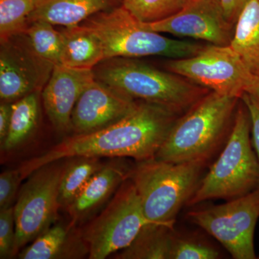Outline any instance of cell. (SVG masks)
I'll use <instances>...</instances> for the list:
<instances>
[{"label": "cell", "mask_w": 259, "mask_h": 259, "mask_svg": "<svg viewBox=\"0 0 259 259\" xmlns=\"http://www.w3.org/2000/svg\"><path fill=\"white\" fill-rule=\"evenodd\" d=\"M180 115L163 105L139 100L131 113L115 123L66 138L47 152L24 162L18 169L24 180L41 166L69 158L152 159Z\"/></svg>", "instance_id": "1"}, {"label": "cell", "mask_w": 259, "mask_h": 259, "mask_svg": "<svg viewBox=\"0 0 259 259\" xmlns=\"http://www.w3.org/2000/svg\"><path fill=\"white\" fill-rule=\"evenodd\" d=\"M239 101L238 97L209 92L178 117L155 158L208 163L228 141Z\"/></svg>", "instance_id": "2"}, {"label": "cell", "mask_w": 259, "mask_h": 259, "mask_svg": "<svg viewBox=\"0 0 259 259\" xmlns=\"http://www.w3.org/2000/svg\"><path fill=\"white\" fill-rule=\"evenodd\" d=\"M93 71L95 79L122 95L159 104L180 115L209 93L180 75L161 71L135 59H106L97 65Z\"/></svg>", "instance_id": "3"}, {"label": "cell", "mask_w": 259, "mask_h": 259, "mask_svg": "<svg viewBox=\"0 0 259 259\" xmlns=\"http://www.w3.org/2000/svg\"><path fill=\"white\" fill-rule=\"evenodd\" d=\"M259 166L251 141L249 112L240 99L234 122L221 154L199 182L187 206L211 199L238 198L258 188Z\"/></svg>", "instance_id": "4"}, {"label": "cell", "mask_w": 259, "mask_h": 259, "mask_svg": "<svg viewBox=\"0 0 259 259\" xmlns=\"http://www.w3.org/2000/svg\"><path fill=\"white\" fill-rule=\"evenodd\" d=\"M207 163L139 161L130 179L136 187L145 217L151 224L174 227L177 216L193 196Z\"/></svg>", "instance_id": "5"}, {"label": "cell", "mask_w": 259, "mask_h": 259, "mask_svg": "<svg viewBox=\"0 0 259 259\" xmlns=\"http://www.w3.org/2000/svg\"><path fill=\"white\" fill-rule=\"evenodd\" d=\"M81 24L101 40L105 60L146 56L183 59L195 55L204 47L198 42L176 40L145 28L122 5L97 13Z\"/></svg>", "instance_id": "6"}, {"label": "cell", "mask_w": 259, "mask_h": 259, "mask_svg": "<svg viewBox=\"0 0 259 259\" xmlns=\"http://www.w3.org/2000/svg\"><path fill=\"white\" fill-rule=\"evenodd\" d=\"M148 224L136 187L127 179L104 210L80 228L89 258H106L125 249Z\"/></svg>", "instance_id": "7"}, {"label": "cell", "mask_w": 259, "mask_h": 259, "mask_svg": "<svg viewBox=\"0 0 259 259\" xmlns=\"http://www.w3.org/2000/svg\"><path fill=\"white\" fill-rule=\"evenodd\" d=\"M190 222L215 238L235 259H255L254 232L259 218V189L224 204L194 209Z\"/></svg>", "instance_id": "8"}, {"label": "cell", "mask_w": 259, "mask_h": 259, "mask_svg": "<svg viewBox=\"0 0 259 259\" xmlns=\"http://www.w3.org/2000/svg\"><path fill=\"white\" fill-rule=\"evenodd\" d=\"M53 162L37 168L27 177L14 205L17 250L35 241L55 224L59 186L67 162Z\"/></svg>", "instance_id": "9"}, {"label": "cell", "mask_w": 259, "mask_h": 259, "mask_svg": "<svg viewBox=\"0 0 259 259\" xmlns=\"http://www.w3.org/2000/svg\"><path fill=\"white\" fill-rule=\"evenodd\" d=\"M166 68L221 95L241 98L253 74L231 46H205L190 57L169 59Z\"/></svg>", "instance_id": "10"}, {"label": "cell", "mask_w": 259, "mask_h": 259, "mask_svg": "<svg viewBox=\"0 0 259 259\" xmlns=\"http://www.w3.org/2000/svg\"><path fill=\"white\" fill-rule=\"evenodd\" d=\"M54 67L37 55L24 32L1 40L2 101L14 102L29 94L41 92Z\"/></svg>", "instance_id": "11"}, {"label": "cell", "mask_w": 259, "mask_h": 259, "mask_svg": "<svg viewBox=\"0 0 259 259\" xmlns=\"http://www.w3.org/2000/svg\"><path fill=\"white\" fill-rule=\"evenodd\" d=\"M141 23L153 31L216 46H230L234 31V27L225 18L221 5L214 0H189L175 15L153 23Z\"/></svg>", "instance_id": "12"}, {"label": "cell", "mask_w": 259, "mask_h": 259, "mask_svg": "<svg viewBox=\"0 0 259 259\" xmlns=\"http://www.w3.org/2000/svg\"><path fill=\"white\" fill-rule=\"evenodd\" d=\"M139 101L95 79L75 105L71 115L72 131L84 134L105 128L131 113Z\"/></svg>", "instance_id": "13"}, {"label": "cell", "mask_w": 259, "mask_h": 259, "mask_svg": "<svg viewBox=\"0 0 259 259\" xmlns=\"http://www.w3.org/2000/svg\"><path fill=\"white\" fill-rule=\"evenodd\" d=\"M93 69H77L56 64L42 91L44 109L58 132L72 131L71 115L79 97L93 81Z\"/></svg>", "instance_id": "14"}, {"label": "cell", "mask_w": 259, "mask_h": 259, "mask_svg": "<svg viewBox=\"0 0 259 259\" xmlns=\"http://www.w3.org/2000/svg\"><path fill=\"white\" fill-rule=\"evenodd\" d=\"M133 167L122 161L105 163L80 191L66 209L73 224H83L95 217L109 199L131 176Z\"/></svg>", "instance_id": "15"}, {"label": "cell", "mask_w": 259, "mask_h": 259, "mask_svg": "<svg viewBox=\"0 0 259 259\" xmlns=\"http://www.w3.org/2000/svg\"><path fill=\"white\" fill-rule=\"evenodd\" d=\"M70 221L59 223L18 253L20 259H79L89 256L80 228Z\"/></svg>", "instance_id": "16"}, {"label": "cell", "mask_w": 259, "mask_h": 259, "mask_svg": "<svg viewBox=\"0 0 259 259\" xmlns=\"http://www.w3.org/2000/svg\"><path fill=\"white\" fill-rule=\"evenodd\" d=\"M122 0H36L29 23L45 21L54 25H79L93 15L117 7Z\"/></svg>", "instance_id": "17"}, {"label": "cell", "mask_w": 259, "mask_h": 259, "mask_svg": "<svg viewBox=\"0 0 259 259\" xmlns=\"http://www.w3.org/2000/svg\"><path fill=\"white\" fill-rule=\"evenodd\" d=\"M59 64L77 69H93L105 60L101 40L83 24L64 27Z\"/></svg>", "instance_id": "18"}, {"label": "cell", "mask_w": 259, "mask_h": 259, "mask_svg": "<svg viewBox=\"0 0 259 259\" xmlns=\"http://www.w3.org/2000/svg\"><path fill=\"white\" fill-rule=\"evenodd\" d=\"M178 235L174 227L149 223L115 258L173 259Z\"/></svg>", "instance_id": "19"}, {"label": "cell", "mask_w": 259, "mask_h": 259, "mask_svg": "<svg viewBox=\"0 0 259 259\" xmlns=\"http://www.w3.org/2000/svg\"><path fill=\"white\" fill-rule=\"evenodd\" d=\"M230 46L252 74H259V0H250L242 10Z\"/></svg>", "instance_id": "20"}, {"label": "cell", "mask_w": 259, "mask_h": 259, "mask_svg": "<svg viewBox=\"0 0 259 259\" xmlns=\"http://www.w3.org/2000/svg\"><path fill=\"white\" fill-rule=\"evenodd\" d=\"M40 92L29 94L13 102L9 133L2 151H15L31 138L36 131L40 115Z\"/></svg>", "instance_id": "21"}, {"label": "cell", "mask_w": 259, "mask_h": 259, "mask_svg": "<svg viewBox=\"0 0 259 259\" xmlns=\"http://www.w3.org/2000/svg\"><path fill=\"white\" fill-rule=\"evenodd\" d=\"M105 165L100 158L76 157L68 161L59 186L61 208L67 209L89 181Z\"/></svg>", "instance_id": "22"}, {"label": "cell", "mask_w": 259, "mask_h": 259, "mask_svg": "<svg viewBox=\"0 0 259 259\" xmlns=\"http://www.w3.org/2000/svg\"><path fill=\"white\" fill-rule=\"evenodd\" d=\"M23 32L37 55L54 66L59 64L63 44L61 30L58 31L47 22L34 21L29 23Z\"/></svg>", "instance_id": "23"}, {"label": "cell", "mask_w": 259, "mask_h": 259, "mask_svg": "<svg viewBox=\"0 0 259 259\" xmlns=\"http://www.w3.org/2000/svg\"><path fill=\"white\" fill-rule=\"evenodd\" d=\"M35 5L36 0H0V40L23 32Z\"/></svg>", "instance_id": "24"}, {"label": "cell", "mask_w": 259, "mask_h": 259, "mask_svg": "<svg viewBox=\"0 0 259 259\" xmlns=\"http://www.w3.org/2000/svg\"><path fill=\"white\" fill-rule=\"evenodd\" d=\"M189 0H122V6L142 23H153L175 15Z\"/></svg>", "instance_id": "25"}, {"label": "cell", "mask_w": 259, "mask_h": 259, "mask_svg": "<svg viewBox=\"0 0 259 259\" xmlns=\"http://www.w3.org/2000/svg\"><path fill=\"white\" fill-rule=\"evenodd\" d=\"M14 207L0 209V258L10 259L18 253Z\"/></svg>", "instance_id": "26"}, {"label": "cell", "mask_w": 259, "mask_h": 259, "mask_svg": "<svg viewBox=\"0 0 259 259\" xmlns=\"http://www.w3.org/2000/svg\"><path fill=\"white\" fill-rule=\"evenodd\" d=\"M18 169L7 170L0 175V209L14 207L23 180Z\"/></svg>", "instance_id": "27"}, {"label": "cell", "mask_w": 259, "mask_h": 259, "mask_svg": "<svg viewBox=\"0 0 259 259\" xmlns=\"http://www.w3.org/2000/svg\"><path fill=\"white\" fill-rule=\"evenodd\" d=\"M241 100L245 104L250 117L251 122V141L254 148L259 166V101L250 94L244 93ZM258 188L259 189V180Z\"/></svg>", "instance_id": "28"}, {"label": "cell", "mask_w": 259, "mask_h": 259, "mask_svg": "<svg viewBox=\"0 0 259 259\" xmlns=\"http://www.w3.org/2000/svg\"><path fill=\"white\" fill-rule=\"evenodd\" d=\"M250 0H219L223 15L227 21L234 27L237 19Z\"/></svg>", "instance_id": "29"}, {"label": "cell", "mask_w": 259, "mask_h": 259, "mask_svg": "<svg viewBox=\"0 0 259 259\" xmlns=\"http://www.w3.org/2000/svg\"><path fill=\"white\" fill-rule=\"evenodd\" d=\"M13 112V102H3L0 105V146L4 144L9 133Z\"/></svg>", "instance_id": "30"}, {"label": "cell", "mask_w": 259, "mask_h": 259, "mask_svg": "<svg viewBox=\"0 0 259 259\" xmlns=\"http://www.w3.org/2000/svg\"><path fill=\"white\" fill-rule=\"evenodd\" d=\"M245 93L250 94L259 101V74H253Z\"/></svg>", "instance_id": "31"}, {"label": "cell", "mask_w": 259, "mask_h": 259, "mask_svg": "<svg viewBox=\"0 0 259 259\" xmlns=\"http://www.w3.org/2000/svg\"><path fill=\"white\" fill-rule=\"evenodd\" d=\"M214 1H217V2H218V3H220L219 0H214Z\"/></svg>", "instance_id": "32"}, {"label": "cell", "mask_w": 259, "mask_h": 259, "mask_svg": "<svg viewBox=\"0 0 259 259\" xmlns=\"http://www.w3.org/2000/svg\"><path fill=\"white\" fill-rule=\"evenodd\" d=\"M258 258H259V255H258Z\"/></svg>", "instance_id": "33"}]
</instances>
